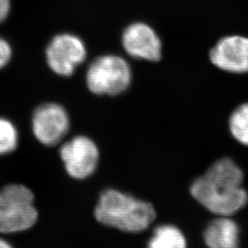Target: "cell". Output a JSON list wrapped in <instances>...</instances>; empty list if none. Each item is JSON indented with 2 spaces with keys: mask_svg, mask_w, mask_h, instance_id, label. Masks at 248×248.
<instances>
[{
  "mask_svg": "<svg viewBox=\"0 0 248 248\" xmlns=\"http://www.w3.org/2000/svg\"><path fill=\"white\" fill-rule=\"evenodd\" d=\"M243 179L239 167L225 157L216 161L203 176L197 178L190 192L210 212L229 217L248 203V192L242 187Z\"/></svg>",
  "mask_w": 248,
  "mask_h": 248,
  "instance_id": "obj_1",
  "label": "cell"
},
{
  "mask_svg": "<svg viewBox=\"0 0 248 248\" xmlns=\"http://www.w3.org/2000/svg\"><path fill=\"white\" fill-rule=\"evenodd\" d=\"M97 221L128 232L148 228L155 218L152 204L115 189H107L99 197L95 209Z\"/></svg>",
  "mask_w": 248,
  "mask_h": 248,
  "instance_id": "obj_2",
  "label": "cell"
},
{
  "mask_svg": "<svg viewBox=\"0 0 248 248\" xmlns=\"http://www.w3.org/2000/svg\"><path fill=\"white\" fill-rule=\"evenodd\" d=\"M132 82V69L121 56L107 54L96 58L89 64L86 83L96 95L116 96L124 92Z\"/></svg>",
  "mask_w": 248,
  "mask_h": 248,
  "instance_id": "obj_3",
  "label": "cell"
},
{
  "mask_svg": "<svg viewBox=\"0 0 248 248\" xmlns=\"http://www.w3.org/2000/svg\"><path fill=\"white\" fill-rule=\"evenodd\" d=\"M46 62L57 76L68 78L87 58V48L79 37L62 33L53 37L46 48Z\"/></svg>",
  "mask_w": 248,
  "mask_h": 248,
  "instance_id": "obj_4",
  "label": "cell"
},
{
  "mask_svg": "<svg viewBox=\"0 0 248 248\" xmlns=\"http://www.w3.org/2000/svg\"><path fill=\"white\" fill-rule=\"evenodd\" d=\"M70 119L63 107L48 102L37 107L31 117V130L36 140L45 146L62 142L69 132Z\"/></svg>",
  "mask_w": 248,
  "mask_h": 248,
  "instance_id": "obj_5",
  "label": "cell"
},
{
  "mask_svg": "<svg viewBox=\"0 0 248 248\" xmlns=\"http://www.w3.org/2000/svg\"><path fill=\"white\" fill-rule=\"evenodd\" d=\"M60 157L66 173L75 179H86L97 169L99 152L90 138L78 135L64 142L60 148Z\"/></svg>",
  "mask_w": 248,
  "mask_h": 248,
  "instance_id": "obj_6",
  "label": "cell"
},
{
  "mask_svg": "<svg viewBox=\"0 0 248 248\" xmlns=\"http://www.w3.org/2000/svg\"><path fill=\"white\" fill-rule=\"evenodd\" d=\"M122 43L125 52L136 59L155 62L161 58V40L155 30L145 23L136 22L127 27Z\"/></svg>",
  "mask_w": 248,
  "mask_h": 248,
  "instance_id": "obj_7",
  "label": "cell"
},
{
  "mask_svg": "<svg viewBox=\"0 0 248 248\" xmlns=\"http://www.w3.org/2000/svg\"><path fill=\"white\" fill-rule=\"evenodd\" d=\"M210 59L219 69L233 74L248 72V38L226 36L221 39L210 53Z\"/></svg>",
  "mask_w": 248,
  "mask_h": 248,
  "instance_id": "obj_8",
  "label": "cell"
},
{
  "mask_svg": "<svg viewBox=\"0 0 248 248\" xmlns=\"http://www.w3.org/2000/svg\"><path fill=\"white\" fill-rule=\"evenodd\" d=\"M38 220L33 204L25 206H2L0 209V232L17 233L31 229Z\"/></svg>",
  "mask_w": 248,
  "mask_h": 248,
  "instance_id": "obj_9",
  "label": "cell"
},
{
  "mask_svg": "<svg viewBox=\"0 0 248 248\" xmlns=\"http://www.w3.org/2000/svg\"><path fill=\"white\" fill-rule=\"evenodd\" d=\"M209 248H239V228L227 216L214 220L204 232Z\"/></svg>",
  "mask_w": 248,
  "mask_h": 248,
  "instance_id": "obj_10",
  "label": "cell"
},
{
  "mask_svg": "<svg viewBox=\"0 0 248 248\" xmlns=\"http://www.w3.org/2000/svg\"><path fill=\"white\" fill-rule=\"evenodd\" d=\"M148 248H186L185 236L173 225L157 227L148 243Z\"/></svg>",
  "mask_w": 248,
  "mask_h": 248,
  "instance_id": "obj_11",
  "label": "cell"
},
{
  "mask_svg": "<svg viewBox=\"0 0 248 248\" xmlns=\"http://www.w3.org/2000/svg\"><path fill=\"white\" fill-rule=\"evenodd\" d=\"M2 206H25L33 204L34 195L26 186L20 184H9L1 190Z\"/></svg>",
  "mask_w": 248,
  "mask_h": 248,
  "instance_id": "obj_12",
  "label": "cell"
},
{
  "mask_svg": "<svg viewBox=\"0 0 248 248\" xmlns=\"http://www.w3.org/2000/svg\"><path fill=\"white\" fill-rule=\"evenodd\" d=\"M229 128L236 141L248 145V102L240 105L232 113Z\"/></svg>",
  "mask_w": 248,
  "mask_h": 248,
  "instance_id": "obj_13",
  "label": "cell"
},
{
  "mask_svg": "<svg viewBox=\"0 0 248 248\" xmlns=\"http://www.w3.org/2000/svg\"><path fill=\"white\" fill-rule=\"evenodd\" d=\"M18 144L17 127L11 121L0 117V155H6L16 150Z\"/></svg>",
  "mask_w": 248,
  "mask_h": 248,
  "instance_id": "obj_14",
  "label": "cell"
},
{
  "mask_svg": "<svg viewBox=\"0 0 248 248\" xmlns=\"http://www.w3.org/2000/svg\"><path fill=\"white\" fill-rule=\"evenodd\" d=\"M12 57V48L7 40L0 37V70L6 67Z\"/></svg>",
  "mask_w": 248,
  "mask_h": 248,
  "instance_id": "obj_15",
  "label": "cell"
},
{
  "mask_svg": "<svg viewBox=\"0 0 248 248\" xmlns=\"http://www.w3.org/2000/svg\"><path fill=\"white\" fill-rule=\"evenodd\" d=\"M10 7V0H0V23H2L9 17Z\"/></svg>",
  "mask_w": 248,
  "mask_h": 248,
  "instance_id": "obj_16",
  "label": "cell"
},
{
  "mask_svg": "<svg viewBox=\"0 0 248 248\" xmlns=\"http://www.w3.org/2000/svg\"><path fill=\"white\" fill-rule=\"evenodd\" d=\"M0 248H13L7 240L0 238Z\"/></svg>",
  "mask_w": 248,
  "mask_h": 248,
  "instance_id": "obj_17",
  "label": "cell"
},
{
  "mask_svg": "<svg viewBox=\"0 0 248 248\" xmlns=\"http://www.w3.org/2000/svg\"><path fill=\"white\" fill-rule=\"evenodd\" d=\"M2 205H3V203H2V198H1V192H0V209H1Z\"/></svg>",
  "mask_w": 248,
  "mask_h": 248,
  "instance_id": "obj_18",
  "label": "cell"
}]
</instances>
